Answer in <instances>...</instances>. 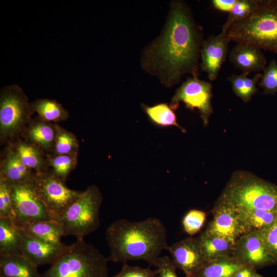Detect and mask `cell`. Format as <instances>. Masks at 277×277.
<instances>
[{"instance_id":"obj_1","label":"cell","mask_w":277,"mask_h":277,"mask_svg":"<svg viewBox=\"0 0 277 277\" xmlns=\"http://www.w3.org/2000/svg\"><path fill=\"white\" fill-rule=\"evenodd\" d=\"M204 40L203 29L188 6L181 1H173L161 34L143 52L142 67L163 85L171 87L185 74L198 75Z\"/></svg>"},{"instance_id":"obj_2","label":"cell","mask_w":277,"mask_h":277,"mask_svg":"<svg viewBox=\"0 0 277 277\" xmlns=\"http://www.w3.org/2000/svg\"><path fill=\"white\" fill-rule=\"evenodd\" d=\"M105 237L109 248L107 259L114 263L143 260L156 267L161 252L169 246L167 229L155 217L138 222L116 220L106 229Z\"/></svg>"},{"instance_id":"obj_3","label":"cell","mask_w":277,"mask_h":277,"mask_svg":"<svg viewBox=\"0 0 277 277\" xmlns=\"http://www.w3.org/2000/svg\"><path fill=\"white\" fill-rule=\"evenodd\" d=\"M216 203L235 210H277V187L250 173L235 172Z\"/></svg>"},{"instance_id":"obj_4","label":"cell","mask_w":277,"mask_h":277,"mask_svg":"<svg viewBox=\"0 0 277 277\" xmlns=\"http://www.w3.org/2000/svg\"><path fill=\"white\" fill-rule=\"evenodd\" d=\"M226 31L231 41L277 53V0H260L252 13Z\"/></svg>"},{"instance_id":"obj_5","label":"cell","mask_w":277,"mask_h":277,"mask_svg":"<svg viewBox=\"0 0 277 277\" xmlns=\"http://www.w3.org/2000/svg\"><path fill=\"white\" fill-rule=\"evenodd\" d=\"M108 260L83 239H76L39 277H108Z\"/></svg>"},{"instance_id":"obj_6","label":"cell","mask_w":277,"mask_h":277,"mask_svg":"<svg viewBox=\"0 0 277 277\" xmlns=\"http://www.w3.org/2000/svg\"><path fill=\"white\" fill-rule=\"evenodd\" d=\"M102 194L95 185L88 187L55 221L60 225L64 236L73 235L76 239L98 228Z\"/></svg>"},{"instance_id":"obj_7","label":"cell","mask_w":277,"mask_h":277,"mask_svg":"<svg viewBox=\"0 0 277 277\" xmlns=\"http://www.w3.org/2000/svg\"><path fill=\"white\" fill-rule=\"evenodd\" d=\"M31 103L16 84L5 86L0 92V140L10 143L21 137L33 113Z\"/></svg>"},{"instance_id":"obj_8","label":"cell","mask_w":277,"mask_h":277,"mask_svg":"<svg viewBox=\"0 0 277 277\" xmlns=\"http://www.w3.org/2000/svg\"><path fill=\"white\" fill-rule=\"evenodd\" d=\"M34 188L49 216L59 218L79 197L82 191L69 188L49 170L36 173Z\"/></svg>"},{"instance_id":"obj_9","label":"cell","mask_w":277,"mask_h":277,"mask_svg":"<svg viewBox=\"0 0 277 277\" xmlns=\"http://www.w3.org/2000/svg\"><path fill=\"white\" fill-rule=\"evenodd\" d=\"M34 180L10 184L13 210L12 220L19 228L37 221L53 220L36 192Z\"/></svg>"},{"instance_id":"obj_10","label":"cell","mask_w":277,"mask_h":277,"mask_svg":"<svg viewBox=\"0 0 277 277\" xmlns=\"http://www.w3.org/2000/svg\"><path fill=\"white\" fill-rule=\"evenodd\" d=\"M212 86L210 82L200 80L198 75L187 79L176 91L171 99L170 107L176 109L180 102L186 108L197 109L204 125H207L212 113L211 105Z\"/></svg>"},{"instance_id":"obj_11","label":"cell","mask_w":277,"mask_h":277,"mask_svg":"<svg viewBox=\"0 0 277 277\" xmlns=\"http://www.w3.org/2000/svg\"><path fill=\"white\" fill-rule=\"evenodd\" d=\"M232 256L255 269L276 263L258 231L248 232L240 236L235 242Z\"/></svg>"},{"instance_id":"obj_12","label":"cell","mask_w":277,"mask_h":277,"mask_svg":"<svg viewBox=\"0 0 277 277\" xmlns=\"http://www.w3.org/2000/svg\"><path fill=\"white\" fill-rule=\"evenodd\" d=\"M168 251L176 268L186 277H196L205 263L197 237H189L169 245Z\"/></svg>"},{"instance_id":"obj_13","label":"cell","mask_w":277,"mask_h":277,"mask_svg":"<svg viewBox=\"0 0 277 277\" xmlns=\"http://www.w3.org/2000/svg\"><path fill=\"white\" fill-rule=\"evenodd\" d=\"M213 214L212 220L204 231L207 234L235 242L246 233L238 212L233 208L216 203Z\"/></svg>"},{"instance_id":"obj_14","label":"cell","mask_w":277,"mask_h":277,"mask_svg":"<svg viewBox=\"0 0 277 277\" xmlns=\"http://www.w3.org/2000/svg\"><path fill=\"white\" fill-rule=\"evenodd\" d=\"M230 41L227 31H223L218 35H210L204 40L201 51L200 67L207 73L210 81L217 78L227 56Z\"/></svg>"},{"instance_id":"obj_15","label":"cell","mask_w":277,"mask_h":277,"mask_svg":"<svg viewBox=\"0 0 277 277\" xmlns=\"http://www.w3.org/2000/svg\"><path fill=\"white\" fill-rule=\"evenodd\" d=\"M22 234L23 254L37 267L51 265L69 246L63 242L52 243L32 238L22 232Z\"/></svg>"},{"instance_id":"obj_16","label":"cell","mask_w":277,"mask_h":277,"mask_svg":"<svg viewBox=\"0 0 277 277\" xmlns=\"http://www.w3.org/2000/svg\"><path fill=\"white\" fill-rule=\"evenodd\" d=\"M229 58L231 64L242 73L263 71L267 61L262 49L251 44L237 43L231 50Z\"/></svg>"},{"instance_id":"obj_17","label":"cell","mask_w":277,"mask_h":277,"mask_svg":"<svg viewBox=\"0 0 277 277\" xmlns=\"http://www.w3.org/2000/svg\"><path fill=\"white\" fill-rule=\"evenodd\" d=\"M56 124L31 118L21 137L40 149L47 155L52 153L56 135Z\"/></svg>"},{"instance_id":"obj_18","label":"cell","mask_w":277,"mask_h":277,"mask_svg":"<svg viewBox=\"0 0 277 277\" xmlns=\"http://www.w3.org/2000/svg\"><path fill=\"white\" fill-rule=\"evenodd\" d=\"M0 175L10 184H18L34 181L36 173L22 163L11 146L8 144L1 163Z\"/></svg>"},{"instance_id":"obj_19","label":"cell","mask_w":277,"mask_h":277,"mask_svg":"<svg viewBox=\"0 0 277 277\" xmlns=\"http://www.w3.org/2000/svg\"><path fill=\"white\" fill-rule=\"evenodd\" d=\"M22 163L35 173L48 169L47 155L33 144L20 137L9 143Z\"/></svg>"},{"instance_id":"obj_20","label":"cell","mask_w":277,"mask_h":277,"mask_svg":"<svg viewBox=\"0 0 277 277\" xmlns=\"http://www.w3.org/2000/svg\"><path fill=\"white\" fill-rule=\"evenodd\" d=\"M37 267L23 254L0 256L1 277H39Z\"/></svg>"},{"instance_id":"obj_21","label":"cell","mask_w":277,"mask_h":277,"mask_svg":"<svg viewBox=\"0 0 277 277\" xmlns=\"http://www.w3.org/2000/svg\"><path fill=\"white\" fill-rule=\"evenodd\" d=\"M23 254L22 234L11 218H0V256Z\"/></svg>"},{"instance_id":"obj_22","label":"cell","mask_w":277,"mask_h":277,"mask_svg":"<svg viewBox=\"0 0 277 277\" xmlns=\"http://www.w3.org/2000/svg\"><path fill=\"white\" fill-rule=\"evenodd\" d=\"M21 232L32 238L52 243H62L64 236L60 225L54 220H40L29 223L22 228Z\"/></svg>"},{"instance_id":"obj_23","label":"cell","mask_w":277,"mask_h":277,"mask_svg":"<svg viewBox=\"0 0 277 277\" xmlns=\"http://www.w3.org/2000/svg\"><path fill=\"white\" fill-rule=\"evenodd\" d=\"M205 262L223 256H232L235 242L205 232L197 237Z\"/></svg>"},{"instance_id":"obj_24","label":"cell","mask_w":277,"mask_h":277,"mask_svg":"<svg viewBox=\"0 0 277 277\" xmlns=\"http://www.w3.org/2000/svg\"><path fill=\"white\" fill-rule=\"evenodd\" d=\"M245 265L232 256H223L205 262L196 277H233Z\"/></svg>"},{"instance_id":"obj_25","label":"cell","mask_w":277,"mask_h":277,"mask_svg":"<svg viewBox=\"0 0 277 277\" xmlns=\"http://www.w3.org/2000/svg\"><path fill=\"white\" fill-rule=\"evenodd\" d=\"M276 210L252 209L236 211L246 232H259L271 226L277 220Z\"/></svg>"},{"instance_id":"obj_26","label":"cell","mask_w":277,"mask_h":277,"mask_svg":"<svg viewBox=\"0 0 277 277\" xmlns=\"http://www.w3.org/2000/svg\"><path fill=\"white\" fill-rule=\"evenodd\" d=\"M33 112L43 121L55 123L65 121L69 116V112L55 100L38 98L31 103Z\"/></svg>"},{"instance_id":"obj_27","label":"cell","mask_w":277,"mask_h":277,"mask_svg":"<svg viewBox=\"0 0 277 277\" xmlns=\"http://www.w3.org/2000/svg\"><path fill=\"white\" fill-rule=\"evenodd\" d=\"M248 73L240 75L232 74L228 80L232 85L234 93L244 102L250 101L252 96L257 92V83L262 76V74L256 73L252 78H248Z\"/></svg>"},{"instance_id":"obj_28","label":"cell","mask_w":277,"mask_h":277,"mask_svg":"<svg viewBox=\"0 0 277 277\" xmlns=\"http://www.w3.org/2000/svg\"><path fill=\"white\" fill-rule=\"evenodd\" d=\"M79 142L71 132L56 124V135L51 154L77 155Z\"/></svg>"},{"instance_id":"obj_29","label":"cell","mask_w":277,"mask_h":277,"mask_svg":"<svg viewBox=\"0 0 277 277\" xmlns=\"http://www.w3.org/2000/svg\"><path fill=\"white\" fill-rule=\"evenodd\" d=\"M48 168L57 177L65 182L77 163V155H47Z\"/></svg>"},{"instance_id":"obj_30","label":"cell","mask_w":277,"mask_h":277,"mask_svg":"<svg viewBox=\"0 0 277 277\" xmlns=\"http://www.w3.org/2000/svg\"><path fill=\"white\" fill-rule=\"evenodd\" d=\"M142 107L150 121L155 125L160 126H174L179 128L183 132H185V129L177 123L175 113L167 104L162 103L151 107L143 105Z\"/></svg>"},{"instance_id":"obj_31","label":"cell","mask_w":277,"mask_h":277,"mask_svg":"<svg viewBox=\"0 0 277 277\" xmlns=\"http://www.w3.org/2000/svg\"><path fill=\"white\" fill-rule=\"evenodd\" d=\"M260 0H238L227 20L222 26V31H226L233 23L240 21L252 13L258 7Z\"/></svg>"},{"instance_id":"obj_32","label":"cell","mask_w":277,"mask_h":277,"mask_svg":"<svg viewBox=\"0 0 277 277\" xmlns=\"http://www.w3.org/2000/svg\"><path fill=\"white\" fill-rule=\"evenodd\" d=\"M259 85L264 89V94H274L277 92V62L271 60L263 70Z\"/></svg>"},{"instance_id":"obj_33","label":"cell","mask_w":277,"mask_h":277,"mask_svg":"<svg viewBox=\"0 0 277 277\" xmlns=\"http://www.w3.org/2000/svg\"><path fill=\"white\" fill-rule=\"evenodd\" d=\"M13 215L11 185L0 175V218H11Z\"/></svg>"},{"instance_id":"obj_34","label":"cell","mask_w":277,"mask_h":277,"mask_svg":"<svg viewBox=\"0 0 277 277\" xmlns=\"http://www.w3.org/2000/svg\"><path fill=\"white\" fill-rule=\"evenodd\" d=\"M206 213L203 211L192 209L185 215L182 221L185 231L190 235L198 232L206 220Z\"/></svg>"},{"instance_id":"obj_35","label":"cell","mask_w":277,"mask_h":277,"mask_svg":"<svg viewBox=\"0 0 277 277\" xmlns=\"http://www.w3.org/2000/svg\"><path fill=\"white\" fill-rule=\"evenodd\" d=\"M259 232L268 251L277 263V220L269 228Z\"/></svg>"},{"instance_id":"obj_36","label":"cell","mask_w":277,"mask_h":277,"mask_svg":"<svg viewBox=\"0 0 277 277\" xmlns=\"http://www.w3.org/2000/svg\"><path fill=\"white\" fill-rule=\"evenodd\" d=\"M157 270H152L149 267L143 268L123 264L119 272L113 277H155L157 276Z\"/></svg>"},{"instance_id":"obj_37","label":"cell","mask_w":277,"mask_h":277,"mask_svg":"<svg viewBox=\"0 0 277 277\" xmlns=\"http://www.w3.org/2000/svg\"><path fill=\"white\" fill-rule=\"evenodd\" d=\"M159 277H178L176 268L168 256H160L156 265Z\"/></svg>"},{"instance_id":"obj_38","label":"cell","mask_w":277,"mask_h":277,"mask_svg":"<svg viewBox=\"0 0 277 277\" xmlns=\"http://www.w3.org/2000/svg\"><path fill=\"white\" fill-rule=\"evenodd\" d=\"M238 0H212V6L217 10L230 12Z\"/></svg>"},{"instance_id":"obj_39","label":"cell","mask_w":277,"mask_h":277,"mask_svg":"<svg viewBox=\"0 0 277 277\" xmlns=\"http://www.w3.org/2000/svg\"><path fill=\"white\" fill-rule=\"evenodd\" d=\"M256 272V269L249 266L245 265L239 269L233 277H253Z\"/></svg>"},{"instance_id":"obj_40","label":"cell","mask_w":277,"mask_h":277,"mask_svg":"<svg viewBox=\"0 0 277 277\" xmlns=\"http://www.w3.org/2000/svg\"><path fill=\"white\" fill-rule=\"evenodd\" d=\"M253 277H263V276H262V275H261L260 274L257 273H255V274L253 276Z\"/></svg>"},{"instance_id":"obj_41","label":"cell","mask_w":277,"mask_h":277,"mask_svg":"<svg viewBox=\"0 0 277 277\" xmlns=\"http://www.w3.org/2000/svg\"><path fill=\"white\" fill-rule=\"evenodd\" d=\"M276 213H277V210H276Z\"/></svg>"},{"instance_id":"obj_42","label":"cell","mask_w":277,"mask_h":277,"mask_svg":"<svg viewBox=\"0 0 277 277\" xmlns=\"http://www.w3.org/2000/svg\"><path fill=\"white\" fill-rule=\"evenodd\" d=\"M1 277V276H0Z\"/></svg>"}]
</instances>
